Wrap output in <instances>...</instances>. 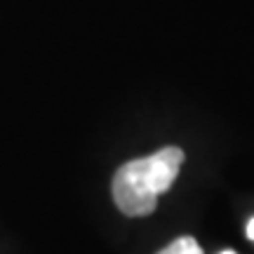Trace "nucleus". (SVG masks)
<instances>
[{"instance_id": "3", "label": "nucleus", "mask_w": 254, "mask_h": 254, "mask_svg": "<svg viewBox=\"0 0 254 254\" xmlns=\"http://www.w3.org/2000/svg\"><path fill=\"white\" fill-rule=\"evenodd\" d=\"M247 238L254 243V219H250V224H247Z\"/></svg>"}, {"instance_id": "2", "label": "nucleus", "mask_w": 254, "mask_h": 254, "mask_svg": "<svg viewBox=\"0 0 254 254\" xmlns=\"http://www.w3.org/2000/svg\"><path fill=\"white\" fill-rule=\"evenodd\" d=\"M158 254H202V250H200L195 238L184 236V238H177L174 243H170V245L165 247V250H160Z\"/></svg>"}, {"instance_id": "1", "label": "nucleus", "mask_w": 254, "mask_h": 254, "mask_svg": "<svg viewBox=\"0 0 254 254\" xmlns=\"http://www.w3.org/2000/svg\"><path fill=\"white\" fill-rule=\"evenodd\" d=\"M182 163L184 151L177 146H165L153 155L125 163L111 184L118 209L127 217L151 214L158 205V195L174 184Z\"/></svg>"}, {"instance_id": "4", "label": "nucleus", "mask_w": 254, "mask_h": 254, "mask_svg": "<svg viewBox=\"0 0 254 254\" xmlns=\"http://www.w3.org/2000/svg\"><path fill=\"white\" fill-rule=\"evenodd\" d=\"M219 254H236L233 250H224V252H219Z\"/></svg>"}]
</instances>
